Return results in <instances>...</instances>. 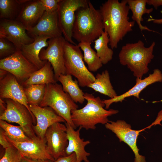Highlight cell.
I'll use <instances>...</instances> for the list:
<instances>
[{"instance_id": "obj_35", "label": "cell", "mask_w": 162, "mask_h": 162, "mask_svg": "<svg viewBox=\"0 0 162 162\" xmlns=\"http://www.w3.org/2000/svg\"><path fill=\"white\" fill-rule=\"evenodd\" d=\"M0 144L5 149L10 146L12 144L8 140L4 130L0 128Z\"/></svg>"}, {"instance_id": "obj_36", "label": "cell", "mask_w": 162, "mask_h": 162, "mask_svg": "<svg viewBox=\"0 0 162 162\" xmlns=\"http://www.w3.org/2000/svg\"><path fill=\"white\" fill-rule=\"evenodd\" d=\"M147 4L152 5L157 9L158 7L162 6V0H147Z\"/></svg>"}, {"instance_id": "obj_3", "label": "cell", "mask_w": 162, "mask_h": 162, "mask_svg": "<svg viewBox=\"0 0 162 162\" xmlns=\"http://www.w3.org/2000/svg\"><path fill=\"white\" fill-rule=\"evenodd\" d=\"M86 104L80 109L71 111V118L75 127H81L86 130H94L98 124H105L109 122L108 117L118 112L116 110H107L104 108L105 105L99 97L85 93Z\"/></svg>"}, {"instance_id": "obj_16", "label": "cell", "mask_w": 162, "mask_h": 162, "mask_svg": "<svg viewBox=\"0 0 162 162\" xmlns=\"http://www.w3.org/2000/svg\"><path fill=\"white\" fill-rule=\"evenodd\" d=\"M28 35L35 38L41 35H46L51 38L62 36L58 23L57 11L48 13L44 11L37 23L27 30Z\"/></svg>"}, {"instance_id": "obj_19", "label": "cell", "mask_w": 162, "mask_h": 162, "mask_svg": "<svg viewBox=\"0 0 162 162\" xmlns=\"http://www.w3.org/2000/svg\"><path fill=\"white\" fill-rule=\"evenodd\" d=\"M135 85L126 92L112 98L103 100L105 105V109H109L110 105L114 103L122 102L128 97L133 96L139 99L140 94L142 91L148 86L157 82H162V73L158 69H155L153 73L143 79L136 78Z\"/></svg>"}, {"instance_id": "obj_23", "label": "cell", "mask_w": 162, "mask_h": 162, "mask_svg": "<svg viewBox=\"0 0 162 162\" xmlns=\"http://www.w3.org/2000/svg\"><path fill=\"white\" fill-rule=\"evenodd\" d=\"M62 84L63 90L68 93L76 103L82 104L85 100V93L81 89L77 80H73L72 76L66 74L61 75L58 79Z\"/></svg>"}, {"instance_id": "obj_11", "label": "cell", "mask_w": 162, "mask_h": 162, "mask_svg": "<svg viewBox=\"0 0 162 162\" xmlns=\"http://www.w3.org/2000/svg\"><path fill=\"white\" fill-rule=\"evenodd\" d=\"M0 68L12 74L22 83L38 69L29 62L20 50L0 60Z\"/></svg>"}, {"instance_id": "obj_21", "label": "cell", "mask_w": 162, "mask_h": 162, "mask_svg": "<svg viewBox=\"0 0 162 162\" xmlns=\"http://www.w3.org/2000/svg\"><path fill=\"white\" fill-rule=\"evenodd\" d=\"M51 38L46 35H41L35 38L30 44L23 45L21 51L23 55L38 69L42 68L47 61L41 60L39 58L41 50L48 45V39Z\"/></svg>"}, {"instance_id": "obj_6", "label": "cell", "mask_w": 162, "mask_h": 162, "mask_svg": "<svg viewBox=\"0 0 162 162\" xmlns=\"http://www.w3.org/2000/svg\"><path fill=\"white\" fill-rule=\"evenodd\" d=\"M64 64L66 74L77 79L80 86L87 87L95 79L94 74L86 66L83 55L78 45L65 41L64 46Z\"/></svg>"}, {"instance_id": "obj_24", "label": "cell", "mask_w": 162, "mask_h": 162, "mask_svg": "<svg viewBox=\"0 0 162 162\" xmlns=\"http://www.w3.org/2000/svg\"><path fill=\"white\" fill-rule=\"evenodd\" d=\"M87 87L92 88L96 92L108 96L110 98L117 96L111 84L109 74L107 70L101 74H97L94 81Z\"/></svg>"}, {"instance_id": "obj_2", "label": "cell", "mask_w": 162, "mask_h": 162, "mask_svg": "<svg viewBox=\"0 0 162 162\" xmlns=\"http://www.w3.org/2000/svg\"><path fill=\"white\" fill-rule=\"evenodd\" d=\"M104 31L100 11L96 9L90 1L87 5L76 11L73 29V38L79 43H91Z\"/></svg>"}, {"instance_id": "obj_26", "label": "cell", "mask_w": 162, "mask_h": 162, "mask_svg": "<svg viewBox=\"0 0 162 162\" xmlns=\"http://www.w3.org/2000/svg\"><path fill=\"white\" fill-rule=\"evenodd\" d=\"M94 48L102 63L105 64L112 60L113 54L112 49L108 46L109 38L108 34L104 31L94 42Z\"/></svg>"}, {"instance_id": "obj_33", "label": "cell", "mask_w": 162, "mask_h": 162, "mask_svg": "<svg viewBox=\"0 0 162 162\" xmlns=\"http://www.w3.org/2000/svg\"><path fill=\"white\" fill-rule=\"evenodd\" d=\"M44 5V11L48 13L57 11L60 0H40Z\"/></svg>"}, {"instance_id": "obj_28", "label": "cell", "mask_w": 162, "mask_h": 162, "mask_svg": "<svg viewBox=\"0 0 162 162\" xmlns=\"http://www.w3.org/2000/svg\"><path fill=\"white\" fill-rule=\"evenodd\" d=\"M91 44L82 42L79 43L78 45L83 52V59L87 64L88 70L91 72H95L100 69L103 64L96 52L92 48Z\"/></svg>"}, {"instance_id": "obj_25", "label": "cell", "mask_w": 162, "mask_h": 162, "mask_svg": "<svg viewBox=\"0 0 162 162\" xmlns=\"http://www.w3.org/2000/svg\"><path fill=\"white\" fill-rule=\"evenodd\" d=\"M130 10L132 12L131 18L136 22L141 32L146 30L153 31L148 27L143 26L141 22L143 20L142 16L145 14H149L153 10V8L148 9L146 7L147 0H127Z\"/></svg>"}, {"instance_id": "obj_38", "label": "cell", "mask_w": 162, "mask_h": 162, "mask_svg": "<svg viewBox=\"0 0 162 162\" xmlns=\"http://www.w3.org/2000/svg\"><path fill=\"white\" fill-rule=\"evenodd\" d=\"M152 21L154 23L162 24V18L160 19H154L153 18L148 19L147 21Z\"/></svg>"}, {"instance_id": "obj_27", "label": "cell", "mask_w": 162, "mask_h": 162, "mask_svg": "<svg viewBox=\"0 0 162 162\" xmlns=\"http://www.w3.org/2000/svg\"><path fill=\"white\" fill-rule=\"evenodd\" d=\"M26 0H0V19L15 20Z\"/></svg>"}, {"instance_id": "obj_15", "label": "cell", "mask_w": 162, "mask_h": 162, "mask_svg": "<svg viewBox=\"0 0 162 162\" xmlns=\"http://www.w3.org/2000/svg\"><path fill=\"white\" fill-rule=\"evenodd\" d=\"M31 112L34 116L37 124L33 126L36 135L42 140L47 129L56 122H64V119L49 107H41L38 105H29Z\"/></svg>"}, {"instance_id": "obj_4", "label": "cell", "mask_w": 162, "mask_h": 162, "mask_svg": "<svg viewBox=\"0 0 162 162\" xmlns=\"http://www.w3.org/2000/svg\"><path fill=\"white\" fill-rule=\"evenodd\" d=\"M155 42L146 47L141 40L134 43H127L123 46L118 57L121 64L127 66L136 78L142 79L149 71L148 64L154 57L153 51Z\"/></svg>"}, {"instance_id": "obj_10", "label": "cell", "mask_w": 162, "mask_h": 162, "mask_svg": "<svg viewBox=\"0 0 162 162\" xmlns=\"http://www.w3.org/2000/svg\"><path fill=\"white\" fill-rule=\"evenodd\" d=\"M156 124L154 121L148 127L141 130H135L132 129L130 125L125 121L118 120L116 122L109 121L105 124V127L115 133L120 142H124L131 148L135 155L134 162H146L145 157L139 153V149L136 145L137 138L140 132Z\"/></svg>"}, {"instance_id": "obj_13", "label": "cell", "mask_w": 162, "mask_h": 162, "mask_svg": "<svg viewBox=\"0 0 162 162\" xmlns=\"http://www.w3.org/2000/svg\"><path fill=\"white\" fill-rule=\"evenodd\" d=\"M0 38L12 43L18 50L22 46L33 42L34 39L28 34L25 27L16 20L0 19Z\"/></svg>"}, {"instance_id": "obj_30", "label": "cell", "mask_w": 162, "mask_h": 162, "mask_svg": "<svg viewBox=\"0 0 162 162\" xmlns=\"http://www.w3.org/2000/svg\"><path fill=\"white\" fill-rule=\"evenodd\" d=\"M46 85H32L23 87L29 105H39L44 95Z\"/></svg>"}, {"instance_id": "obj_17", "label": "cell", "mask_w": 162, "mask_h": 162, "mask_svg": "<svg viewBox=\"0 0 162 162\" xmlns=\"http://www.w3.org/2000/svg\"><path fill=\"white\" fill-rule=\"evenodd\" d=\"M0 97L1 98L10 99L22 104L32 114L30 110L23 87L15 77L10 73L1 78Z\"/></svg>"}, {"instance_id": "obj_9", "label": "cell", "mask_w": 162, "mask_h": 162, "mask_svg": "<svg viewBox=\"0 0 162 162\" xmlns=\"http://www.w3.org/2000/svg\"><path fill=\"white\" fill-rule=\"evenodd\" d=\"M66 41L62 36L50 38L47 48L42 49L39 54L41 60L48 61L51 64L57 81L61 75L66 74L64 51Z\"/></svg>"}, {"instance_id": "obj_18", "label": "cell", "mask_w": 162, "mask_h": 162, "mask_svg": "<svg viewBox=\"0 0 162 162\" xmlns=\"http://www.w3.org/2000/svg\"><path fill=\"white\" fill-rule=\"evenodd\" d=\"M66 127V133L68 140V144L65 153L66 156L69 155L74 152L76 158V162H90L88 157L90 153L85 150V147L90 143L89 140L84 141L80 136V131L82 128L79 127L76 130L69 124L65 123Z\"/></svg>"}, {"instance_id": "obj_12", "label": "cell", "mask_w": 162, "mask_h": 162, "mask_svg": "<svg viewBox=\"0 0 162 162\" xmlns=\"http://www.w3.org/2000/svg\"><path fill=\"white\" fill-rule=\"evenodd\" d=\"M65 125L56 122L47 130L45 135L47 149L55 160L66 156V149L68 144Z\"/></svg>"}, {"instance_id": "obj_32", "label": "cell", "mask_w": 162, "mask_h": 162, "mask_svg": "<svg viewBox=\"0 0 162 162\" xmlns=\"http://www.w3.org/2000/svg\"><path fill=\"white\" fill-rule=\"evenodd\" d=\"M18 50L15 45L6 39L0 38L1 59L8 57Z\"/></svg>"}, {"instance_id": "obj_8", "label": "cell", "mask_w": 162, "mask_h": 162, "mask_svg": "<svg viewBox=\"0 0 162 162\" xmlns=\"http://www.w3.org/2000/svg\"><path fill=\"white\" fill-rule=\"evenodd\" d=\"M87 0H60L57 11L58 23L65 39L76 45L73 40V29L75 13L80 8L87 5Z\"/></svg>"}, {"instance_id": "obj_7", "label": "cell", "mask_w": 162, "mask_h": 162, "mask_svg": "<svg viewBox=\"0 0 162 162\" xmlns=\"http://www.w3.org/2000/svg\"><path fill=\"white\" fill-rule=\"evenodd\" d=\"M6 108L0 114V120L18 124L30 138L37 136L34 130L36 118L24 105L10 99H6Z\"/></svg>"}, {"instance_id": "obj_31", "label": "cell", "mask_w": 162, "mask_h": 162, "mask_svg": "<svg viewBox=\"0 0 162 162\" xmlns=\"http://www.w3.org/2000/svg\"><path fill=\"white\" fill-rule=\"evenodd\" d=\"M22 156L12 145L5 149L4 154L0 162H22Z\"/></svg>"}, {"instance_id": "obj_37", "label": "cell", "mask_w": 162, "mask_h": 162, "mask_svg": "<svg viewBox=\"0 0 162 162\" xmlns=\"http://www.w3.org/2000/svg\"><path fill=\"white\" fill-rule=\"evenodd\" d=\"M49 160H36L22 156V162H52Z\"/></svg>"}, {"instance_id": "obj_20", "label": "cell", "mask_w": 162, "mask_h": 162, "mask_svg": "<svg viewBox=\"0 0 162 162\" xmlns=\"http://www.w3.org/2000/svg\"><path fill=\"white\" fill-rule=\"evenodd\" d=\"M44 11L40 0H27L22 5L15 20L22 24L27 30L37 23Z\"/></svg>"}, {"instance_id": "obj_22", "label": "cell", "mask_w": 162, "mask_h": 162, "mask_svg": "<svg viewBox=\"0 0 162 162\" xmlns=\"http://www.w3.org/2000/svg\"><path fill=\"white\" fill-rule=\"evenodd\" d=\"M52 67L47 61L41 68L34 72L26 80L22 83L24 87L32 85H47L56 82Z\"/></svg>"}, {"instance_id": "obj_5", "label": "cell", "mask_w": 162, "mask_h": 162, "mask_svg": "<svg viewBox=\"0 0 162 162\" xmlns=\"http://www.w3.org/2000/svg\"><path fill=\"white\" fill-rule=\"evenodd\" d=\"M39 106L50 107L63 118L66 123L76 129L71 119V111L78 109L79 107L69 94L63 90L61 85L56 82L46 85L43 99Z\"/></svg>"}, {"instance_id": "obj_14", "label": "cell", "mask_w": 162, "mask_h": 162, "mask_svg": "<svg viewBox=\"0 0 162 162\" xmlns=\"http://www.w3.org/2000/svg\"><path fill=\"white\" fill-rule=\"evenodd\" d=\"M6 136L8 141L19 151L22 156L36 160H55L48 151L45 140L36 136L26 141L17 142L11 140Z\"/></svg>"}, {"instance_id": "obj_34", "label": "cell", "mask_w": 162, "mask_h": 162, "mask_svg": "<svg viewBox=\"0 0 162 162\" xmlns=\"http://www.w3.org/2000/svg\"><path fill=\"white\" fill-rule=\"evenodd\" d=\"M52 162H76V155L74 152L69 155L60 157Z\"/></svg>"}, {"instance_id": "obj_29", "label": "cell", "mask_w": 162, "mask_h": 162, "mask_svg": "<svg viewBox=\"0 0 162 162\" xmlns=\"http://www.w3.org/2000/svg\"><path fill=\"white\" fill-rule=\"evenodd\" d=\"M0 126L4 131L6 136L11 140L22 142L30 139L27 136L20 126L14 125L5 121L0 120Z\"/></svg>"}, {"instance_id": "obj_1", "label": "cell", "mask_w": 162, "mask_h": 162, "mask_svg": "<svg viewBox=\"0 0 162 162\" xmlns=\"http://www.w3.org/2000/svg\"><path fill=\"white\" fill-rule=\"evenodd\" d=\"M104 31L108 35L112 49L116 48L119 42L133 30L135 22L129 21L130 9L127 0H108L102 3L99 9Z\"/></svg>"}]
</instances>
